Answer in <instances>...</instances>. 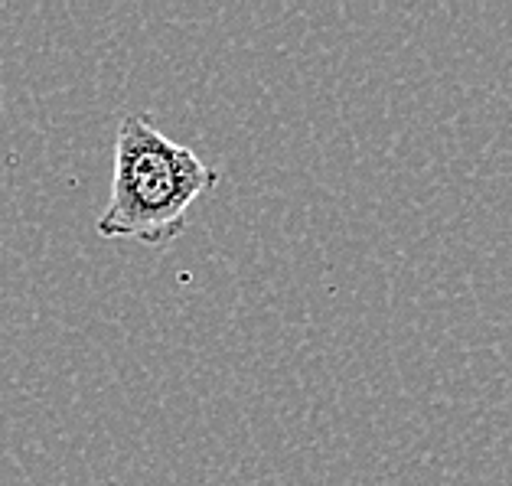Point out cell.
Here are the masks:
<instances>
[{
    "label": "cell",
    "mask_w": 512,
    "mask_h": 486,
    "mask_svg": "<svg viewBox=\"0 0 512 486\" xmlns=\"http://www.w3.org/2000/svg\"><path fill=\"white\" fill-rule=\"evenodd\" d=\"M216 183V167L196 151L170 141L147 115H128L115 137L111 196L98 216V235L170 245L190 222L193 203Z\"/></svg>",
    "instance_id": "cell-1"
}]
</instances>
